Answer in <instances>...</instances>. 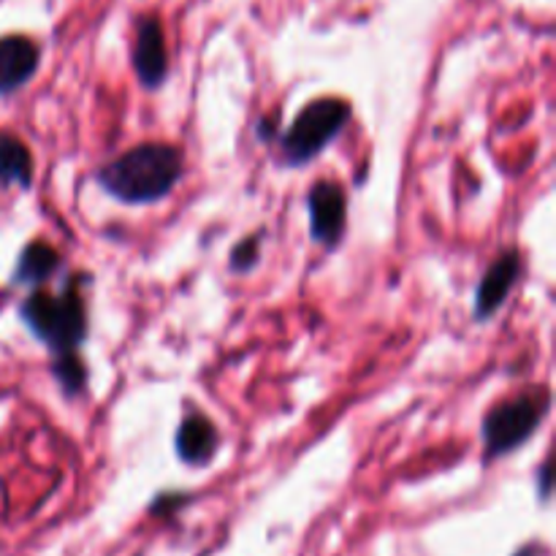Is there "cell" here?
<instances>
[{"label":"cell","instance_id":"16","mask_svg":"<svg viewBox=\"0 0 556 556\" xmlns=\"http://www.w3.org/2000/svg\"><path fill=\"white\" fill-rule=\"evenodd\" d=\"M255 130H258V139H261V141H269L271 136L277 134V123L271 125V117H264V119H261L258 128H255Z\"/></svg>","mask_w":556,"mask_h":556},{"label":"cell","instance_id":"1","mask_svg":"<svg viewBox=\"0 0 556 556\" xmlns=\"http://www.w3.org/2000/svg\"><path fill=\"white\" fill-rule=\"evenodd\" d=\"M182 152L177 147L147 141L98 168L96 182L114 201H123L128 206H144L166 199L182 179Z\"/></svg>","mask_w":556,"mask_h":556},{"label":"cell","instance_id":"15","mask_svg":"<svg viewBox=\"0 0 556 556\" xmlns=\"http://www.w3.org/2000/svg\"><path fill=\"white\" fill-rule=\"evenodd\" d=\"M538 494H541L543 503L552 494V462H543L541 470H538Z\"/></svg>","mask_w":556,"mask_h":556},{"label":"cell","instance_id":"4","mask_svg":"<svg viewBox=\"0 0 556 556\" xmlns=\"http://www.w3.org/2000/svg\"><path fill=\"white\" fill-rule=\"evenodd\" d=\"M548 407H552L548 391H532V394L516 396V400L500 402L497 407H492L481 421L486 459H503L530 443L532 434L541 429L543 418L548 416Z\"/></svg>","mask_w":556,"mask_h":556},{"label":"cell","instance_id":"7","mask_svg":"<svg viewBox=\"0 0 556 556\" xmlns=\"http://www.w3.org/2000/svg\"><path fill=\"white\" fill-rule=\"evenodd\" d=\"M134 68L144 90H157L168 76L166 38H163L161 22L152 20V16L141 20L139 30H136Z\"/></svg>","mask_w":556,"mask_h":556},{"label":"cell","instance_id":"5","mask_svg":"<svg viewBox=\"0 0 556 556\" xmlns=\"http://www.w3.org/2000/svg\"><path fill=\"white\" fill-rule=\"evenodd\" d=\"M309 210V237L313 242L324 244L326 250H334L342 242L348 228V195L340 182L320 179L309 188L307 195Z\"/></svg>","mask_w":556,"mask_h":556},{"label":"cell","instance_id":"14","mask_svg":"<svg viewBox=\"0 0 556 556\" xmlns=\"http://www.w3.org/2000/svg\"><path fill=\"white\" fill-rule=\"evenodd\" d=\"M185 503H188V497H185L182 492H163V494H157L155 503L150 505V514L152 516H168V514H174L177 508H182Z\"/></svg>","mask_w":556,"mask_h":556},{"label":"cell","instance_id":"10","mask_svg":"<svg viewBox=\"0 0 556 556\" xmlns=\"http://www.w3.org/2000/svg\"><path fill=\"white\" fill-rule=\"evenodd\" d=\"M60 269V253L47 244L43 239H33L30 244H25V250L16 258L14 271H11V282L14 286H27L38 288Z\"/></svg>","mask_w":556,"mask_h":556},{"label":"cell","instance_id":"9","mask_svg":"<svg viewBox=\"0 0 556 556\" xmlns=\"http://www.w3.org/2000/svg\"><path fill=\"white\" fill-rule=\"evenodd\" d=\"M38 71V47L25 36L0 38V96L22 90Z\"/></svg>","mask_w":556,"mask_h":556},{"label":"cell","instance_id":"3","mask_svg":"<svg viewBox=\"0 0 556 556\" xmlns=\"http://www.w3.org/2000/svg\"><path fill=\"white\" fill-rule=\"evenodd\" d=\"M353 117L351 103L342 98H315L309 101L291 128L280 139V161L291 168H302L313 163L342 130L348 128Z\"/></svg>","mask_w":556,"mask_h":556},{"label":"cell","instance_id":"12","mask_svg":"<svg viewBox=\"0 0 556 556\" xmlns=\"http://www.w3.org/2000/svg\"><path fill=\"white\" fill-rule=\"evenodd\" d=\"M52 375L58 380L60 391L68 400L87 394V367L76 353H65V356L52 358Z\"/></svg>","mask_w":556,"mask_h":556},{"label":"cell","instance_id":"6","mask_svg":"<svg viewBox=\"0 0 556 556\" xmlns=\"http://www.w3.org/2000/svg\"><path fill=\"white\" fill-rule=\"evenodd\" d=\"M521 277V253L516 248L505 250L497 261L486 269V275L481 277L476 291V320H489L503 309V304L508 302L510 291L519 282Z\"/></svg>","mask_w":556,"mask_h":556},{"label":"cell","instance_id":"8","mask_svg":"<svg viewBox=\"0 0 556 556\" xmlns=\"http://www.w3.org/2000/svg\"><path fill=\"white\" fill-rule=\"evenodd\" d=\"M220 448V432L201 413H188L174 434V451L188 467H206Z\"/></svg>","mask_w":556,"mask_h":556},{"label":"cell","instance_id":"11","mask_svg":"<svg viewBox=\"0 0 556 556\" xmlns=\"http://www.w3.org/2000/svg\"><path fill=\"white\" fill-rule=\"evenodd\" d=\"M27 190L33 185V157L25 141L0 130V190L11 188Z\"/></svg>","mask_w":556,"mask_h":556},{"label":"cell","instance_id":"2","mask_svg":"<svg viewBox=\"0 0 556 556\" xmlns=\"http://www.w3.org/2000/svg\"><path fill=\"white\" fill-rule=\"evenodd\" d=\"M20 318L52 358L79 351L87 340V304L79 291V275L68 277L58 296L38 288L27 293L20 304Z\"/></svg>","mask_w":556,"mask_h":556},{"label":"cell","instance_id":"13","mask_svg":"<svg viewBox=\"0 0 556 556\" xmlns=\"http://www.w3.org/2000/svg\"><path fill=\"white\" fill-rule=\"evenodd\" d=\"M261 242H264V233H253V237L242 239V242L231 250L228 269H231L233 275H248V271H253V266L261 261Z\"/></svg>","mask_w":556,"mask_h":556}]
</instances>
